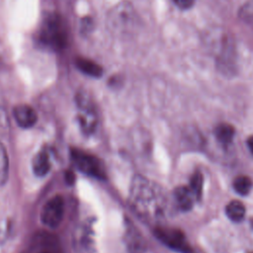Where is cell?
<instances>
[{
    "instance_id": "cell-1",
    "label": "cell",
    "mask_w": 253,
    "mask_h": 253,
    "mask_svg": "<svg viewBox=\"0 0 253 253\" xmlns=\"http://www.w3.org/2000/svg\"><path fill=\"white\" fill-rule=\"evenodd\" d=\"M129 203L134 211L148 219H158L166 211L167 200L163 190L147 178L136 175L130 183Z\"/></svg>"
},
{
    "instance_id": "cell-2",
    "label": "cell",
    "mask_w": 253,
    "mask_h": 253,
    "mask_svg": "<svg viewBox=\"0 0 253 253\" xmlns=\"http://www.w3.org/2000/svg\"><path fill=\"white\" fill-rule=\"evenodd\" d=\"M41 40L54 49L66 46L68 40L67 28L59 15L49 14L45 17L41 31Z\"/></svg>"
},
{
    "instance_id": "cell-3",
    "label": "cell",
    "mask_w": 253,
    "mask_h": 253,
    "mask_svg": "<svg viewBox=\"0 0 253 253\" xmlns=\"http://www.w3.org/2000/svg\"><path fill=\"white\" fill-rule=\"evenodd\" d=\"M136 23V14L128 2H121L114 6L107 15V25L110 31L123 35L129 33Z\"/></svg>"
},
{
    "instance_id": "cell-4",
    "label": "cell",
    "mask_w": 253,
    "mask_h": 253,
    "mask_svg": "<svg viewBox=\"0 0 253 253\" xmlns=\"http://www.w3.org/2000/svg\"><path fill=\"white\" fill-rule=\"evenodd\" d=\"M71 157L75 166L84 174L96 179H105L106 171L98 157L79 149L71 151Z\"/></svg>"
},
{
    "instance_id": "cell-5",
    "label": "cell",
    "mask_w": 253,
    "mask_h": 253,
    "mask_svg": "<svg viewBox=\"0 0 253 253\" xmlns=\"http://www.w3.org/2000/svg\"><path fill=\"white\" fill-rule=\"evenodd\" d=\"M155 236L167 247L179 253H194L185 234L177 228L159 226L154 230Z\"/></svg>"
},
{
    "instance_id": "cell-6",
    "label": "cell",
    "mask_w": 253,
    "mask_h": 253,
    "mask_svg": "<svg viewBox=\"0 0 253 253\" xmlns=\"http://www.w3.org/2000/svg\"><path fill=\"white\" fill-rule=\"evenodd\" d=\"M63 214L64 200L61 196H54L43 205L41 211V219L44 225L55 228L62 221Z\"/></svg>"
},
{
    "instance_id": "cell-7",
    "label": "cell",
    "mask_w": 253,
    "mask_h": 253,
    "mask_svg": "<svg viewBox=\"0 0 253 253\" xmlns=\"http://www.w3.org/2000/svg\"><path fill=\"white\" fill-rule=\"evenodd\" d=\"M77 104L79 108V122L82 128L87 132L93 131L97 125V113L92 102L84 94H80L77 96Z\"/></svg>"
},
{
    "instance_id": "cell-8",
    "label": "cell",
    "mask_w": 253,
    "mask_h": 253,
    "mask_svg": "<svg viewBox=\"0 0 253 253\" xmlns=\"http://www.w3.org/2000/svg\"><path fill=\"white\" fill-rule=\"evenodd\" d=\"M13 115L17 124L24 128H29L33 126L38 120L36 111L29 105L21 104L14 108Z\"/></svg>"
},
{
    "instance_id": "cell-9",
    "label": "cell",
    "mask_w": 253,
    "mask_h": 253,
    "mask_svg": "<svg viewBox=\"0 0 253 253\" xmlns=\"http://www.w3.org/2000/svg\"><path fill=\"white\" fill-rule=\"evenodd\" d=\"M174 198L178 207L183 211H188L193 207L194 201L197 200L195 194L189 186H181L175 189Z\"/></svg>"
},
{
    "instance_id": "cell-10",
    "label": "cell",
    "mask_w": 253,
    "mask_h": 253,
    "mask_svg": "<svg viewBox=\"0 0 253 253\" xmlns=\"http://www.w3.org/2000/svg\"><path fill=\"white\" fill-rule=\"evenodd\" d=\"M32 167H33L34 173L37 176L42 177V176L46 175L49 172L50 167H51L48 153L43 149L41 150L40 152H38L33 159Z\"/></svg>"
},
{
    "instance_id": "cell-11",
    "label": "cell",
    "mask_w": 253,
    "mask_h": 253,
    "mask_svg": "<svg viewBox=\"0 0 253 253\" xmlns=\"http://www.w3.org/2000/svg\"><path fill=\"white\" fill-rule=\"evenodd\" d=\"M75 64L80 71L92 77H100L103 73L102 67L91 59L79 57L76 59Z\"/></svg>"
},
{
    "instance_id": "cell-12",
    "label": "cell",
    "mask_w": 253,
    "mask_h": 253,
    "mask_svg": "<svg viewBox=\"0 0 253 253\" xmlns=\"http://www.w3.org/2000/svg\"><path fill=\"white\" fill-rule=\"evenodd\" d=\"M235 133L234 127L226 123L219 124L214 128V135L216 139L222 144H228L232 141Z\"/></svg>"
},
{
    "instance_id": "cell-13",
    "label": "cell",
    "mask_w": 253,
    "mask_h": 253,
    "mask_svg": "<svg viewBox=\"0 0 253 253\" xmlns=\"http://www.w3.org/2000/svg\"><path fill=\"white\" fill-rule=\"evenodd\" d=\"M225 212L229 219L237 222V221H240L243 219L246 210H245L244 205L241 202L234 200L227 204V206L225 208Z\"/></svg>"
},
{
    "instance_id": "cell-14",
    "label": "cell",
    "mask_w": 253,
    "mask_h": 253,
    "mask_svg": "<svg viewBox=\"0 0 253 253\" xmlns=\"http://www.w3.org/2000/svg\"><path fill=\"white\" fill-rule=\"evenodd\" d=\"M9 177V157L6 147L0 142V186H3Z\"/></svg>"
},
{
    "instance_id": "cell-15",
    "label": "cell",
    "mask_w": 253,
    "mask_h": 253,
    "mask_svg": "<svg viewBox=\"0 0 253 253\" xmlns=\"http://www.w3.org/2000/svg\"><path fill=\"white\" fill-rule=\"evenodd\" d=\"M252 180L247 176H238L233 181V188L234 190L240 195H247L250 190L252 189Z\"/></svg>"
},
{
    "instance_id": "cell-16",
    "label": "cell",
    "mask_w": 253,
    "mask_h": 253,
    "mask_svg": "<svg viewBox=\"0 0 253 253\" xmlns=\"http://www.w3.org/2000/svg\"><path fill=\"white\" fill-rule=\"evenodd\" d=\"M189 187L195 194L197 200H200L201 196H202V192H203V175L199 171H197L192 176Z\"/></svg>"
},
{
    "instance_id": "cell-17",
    "label": "cell",
    "mask_w": 253,
    "mask_h": 253,
    "mask_svg": "<svg viewBox=\"0 0 253 253\" xmlns=\"http://www.w3.org/2000/svg\"><path fill=\"white\" fill-rule=\"evenodd\" d=\"M33 253H59L57 249L55 248L54 244L52 242L48 243L46 240H42L40 243V247L36 248V250Z\"/></svg>"
},
{
    "instance_id": "cell-18",
    "label": "cell",
    "mask_w": 253,
    "mask_h": 253,
    "mask_svg": "<svg viewBox=\"0 0 253 253\" xmlns=\"http://www.w3.org/2000/svg\"><path fill=\"white\" fill-rule=\"evenodd\" d=\"M176 6H178L181 9H188L193 6L195 3V0H173Z\"/></svg>"
},
{
    "instance_id": "cell-19",
    "label": "cell",
    "mask_w": 253,
    "mask_h": 253,
    "mask_svg": "<svg viewBox=\"0 0 253 253\" xmlns=\"http://www.w3.org/2000/svg\"><path fill=\"white\" fill-rule=\"evenodd\" d=\"M246 143H247V146H248L250 152L253 154V135H251V136H249V137L247 138Z\"/></svg>"
},
{
    "instance_id": "cell-20",
    "label": "cell",
    "mask_w": 253,
    "mask_h": 253,
    "mask_svg": "<svg viewBox=\"0 0 253 253\" xmlns=\"http://www.w3.org/2000/svg\"><path fill=\"white\" fill-rule=\"evenodd\" d=\"M251 224H252V227H253V220H252V222H251Z\"/></svg>"
},
{
    "instance_id": "cell-21",
    "label": "cell",
    "mask_w": 253,
    "mask_h": 253,
    "mask_svg": "<svg viewBox=\"0 0 253 253\" xmlns=\"http://www.w3.org/2000/svg\"><path fill=\"white\" fill-rule=\"evenodd\" d=\"M250 253H253V252H250Z\"/></svg>"
}]
</instances>
